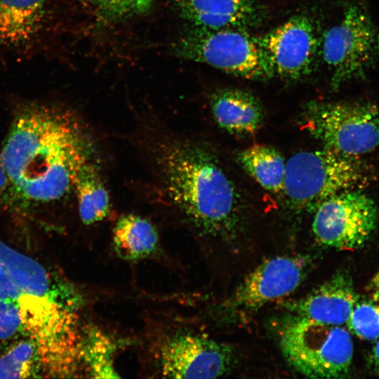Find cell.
Returning <instances> with one entry per match:
<instances>
[{"instance_id": "obj_1", "label": "cell", "mask_w": 379, "mask_h": 379, "mask_svg": "<svg viewBox=\"0 0 379 379\" xmlns=\"http://www.w3.org/2000/svg\"><path fill=\"white\" fill-rule=\"evenodd\" d=\"M143 126L139 142L159 199L202 233L233 231L240 198L214 155L157 121Z\"/></svg>"}, {"instance_id": "obj_2", "label": "cell", "mask_w": 379, "mask_h": 379, "mask_svg": "<svg viewBox=\"0 0 379 379\" xmlns=\"http://www.w3.org/2000/svg\"><path fill=\"white\" fill-rule=\"evenodd\" d=\"M83 132L67 109L29 103L17 112L0 163L28 204L58 201L72 188L76 170L89 154Z\"/></svg>"}, {"instance_id": "obj_3", "label": "cell", "mask_w": 379, "mask_h": 379, "mask_svg": "<svg viewBox=\"0 0 379 379\" xmlns=\"http://www.w3.org/2000/svg\"><path fill=\"white\" fill-rule=\"evenodd\" d=\"M0 300L19 310L23 333L37 345L44 367L64 368L81 343L78 295L56 273L0 239Z\"/></svg>"}, {"instance_id": "obj_4", "label": "cell", "mask_w": 379, "mask_h": 379, "mask_svg": "<svg viewBox=\"0 0 379 379\" xmlns=\"http://www.w3.org/2000/svg\"><path fill=\"white\" fill-rule=\"evenodd\" d=\"M374 173L360 157L333 149L302 151L286 162L283 192L289 205L298 211H314L324 200L341 192L362 190Z\"/></svg>"}, {"instance_id": "obj_5", "label": "cell", "mask_w": 379, "mask_h": 379, "mask_svg": "<svg viewBox=\"0 0 379 379\" xmlns=\"http://www.w3.org/2000/svg\"><path fill=\"white\" fill-rule=\"evenodd\" d=\"M319 53L335 90L350 81L364 80L375 66L379 27L362 0L349 2L340 20L324 33Z\"/></svg>"}, {"instance_id": "obj_6", "label": "cell", "mask_w": 379, "mask_h": 379, "mask_svg": "<svg viewBox=\"0 0 379 379\" xmlns=\"http://www.w3.org/2000/svg\"><path fill=\"white\" fill-rule=\"evenodd\" d=\"M246 30L208 29L190 26L174 44L179 58L204 63L248 80H266L274 76L263 48Z\"/></svg>"}, {"instance_id": "obj_7", "label": "cell", "mask_w": 379, "mask_h": 379, "mask_svg": "<svg viewBox=\"0 0 379 379\" xmlns=\"http://www.w3.org/2000/svg\"><path fill=\"white\" fill-rule=\"evenodd\" d=\"M280 347L287 361L309 378H342L350 369L353 343L342 326L296 316L284 324Z\"/></svg>"}, {"instance_id": "obj_8", "label": "cell", "mask_w": 379, "mask_h": 379, "mask_svg": "<svg viewBox=\"0 0 379 379\" xmlns=\"http://www.w3.org/2000/svg\"><path fill=\"white\" fill-rule=\"evenodd\" d=\"M301 126L324 147L360 157L379 146V107L352 101L306 105Z\"/></svg>"}, {"instance_id": "obj_9", "label": "cell", "mask_w": 379, "mask_h": 379, "mask_svg": "<svg viewBox=\"0 0 379 379\" xmlns=\"http://www.w3.org/2000/svg\"><path fill=\"white\" fill-rule=\"evenodd\" d=\"M314 212L312 230L317 241L340 250L354 251L363 246L378 218L375 203L359 189L331 196Z\"/></svg>"}, {"instance_id": "obj_10", "label": "cell", "mask_w": 379, "mask_h": 379, "mask_svg": "<svg viewBox=\"0 0 379 379\" xmlns=\"http://www.w3.org/2000/svg\"><path fill=\"white\" fill-rule=\"evenodd\" d=\"M55 22L53 0H0V53L45 55Z\"/></svg>"}, {"instance_id": "obj_11", "label": "cell", "mask_w": 379, "mask_h": 379, "mask_svg": "<svg viewBox=\"0 0 379 379\" xmlns=\"http://www.w3.org/2000/svg\"><path fill=\"white\" fill-rule=\"evenodd\" d=\"M233 359L230 346L185 331L166 338L158 352L161 372L169 378H215L229 371Z\"/></svg>"}, {"instance_id": "obj_12", "label": "cell", "mask_w": 379, "mask_h": 379, "mask_svg": "<svg viewBox=\"0 0 379 379\" xmlns=\"http://www.w3.org/2000/svg\"><path fill=\"white\" fill-rule=\"evenodd\" d=\"M274 76L296 81L310 75L320 53V42L310 18L295 15L258 36Z\"/></svg>"}, {"instance_id": "obj_13", "label": "cell", "mask_w": 379, "mask_h": 379, "mask_svg": "<svg viewBox=\"0 0 379 379\" xmlns=\"http://www.w3.org/2000/svg\"><path fill=\"white\" fill-rule=\"evenodd\" d=\"M308 264V258L303 256H278L265 260L241 281L227 306L251 311L290 294L303 281Z\"/></svg>"}, {"instance_id": "obj_14", "label": "cell", "mask_w": 379, "mask_h": 379, "mask_svg": "<svg viewBox=\"0 0 379 379\" xmlns=\"http://www.w3.org/2000/svg\"><path fill=\"white\" fill-rule=\"evenodd\" d=\"M190 26L246 30L262 23L265 13L253 0H173Z\"/></svg>"}, {"instance_id": "obj_15", "label": "cell", "mask_w": 379, "mask_h": 379, "mask_svg": "<svg viewBox=\"0 0 379 379\" xmlns=\"http://www.w3.org/2000/svg\"><path fill=\"white\" fill-rule=\"evenodd\" d=\"M358 298L351 277L347 272H339L288 306L297 316L326 325L343 326Z\"/></svg>"}, {"instance_id": "obj_16", "label": "cell", "mask_w": 379, "mask_h": 379, "mask_svg": "<svg viewBox=\"0 0 379 379\" xmlns=\"http://www.w3.org/2000/svg\"><path fill=\"white\" fill-rule=\"evenodd\" d=\"M210 106L217 124L232 134L252 135L260 129L263 122L261 103L244 90H219L211 97Z\"/></svg>"}, {"instance_id": "obj_17", "label": "cell", "mask_w": 379, "mask_h": 379, "mask_svg": "<svg viewBox=\"0 0 379 379\" xmlns=\"http://www.w3.org/2000/svg\"><path fill=\"white\" fill-rule=\"evenodd\" d=\"M89 154L79 163L72 185L77 195L79 217L86 225L104 220L111 207L109 193Z\"/></svg>"}, {"instance_id": "obj_18", "label": "cell", "mask_w": 379, "mask_h": 379, "mask_svg": "<svg viewBox=\"0 0 379 379\" xmlns=\"http://www.w3.org/2000/svg\"><path fill=\"white\" fill-rule=\"evenodd\" d=\"M158 232L146 218L135 214L121 216L113 230V243L121 258L136 260L151 255L157 248Z\"/></svg>"}, {"instance_id": "obj_19", "label": "cell", "mask_w": 379, "mask_h": 379, "mask_svg": "<svg viewBox=\"0 0 379 379\" xmlns=\"http://www.w3.org/2000/svg\"><path fill=\"white\" fill-rule=\"evenodd\" d=\"M238 159L262 188L274 194L283 192L286 162L279 151L268 145H254L242 150Z\"/></svg>"}, {"instance_id": "obj_20", "label": "cell", "mask_w": 379, "mask_h": 379, "mask_svg": "<svg viewBox=\"0 0 379 379\" xmlns=\"http://www.w3.org/2000/svg\"><path fill=\"white\" fill-rule=\"evenodd\" d=\"M42 367L39 347L27 337L0 355V378H37Z\"/></svg>"}, {"instance_id": "obj_21", "label": "cell", "mask_w": 379, "mask_h": 379, "mask_svg": "<svg viewBox=\"0 0 379 379\" xmlns=\"http://www.w3.org/2000/svg\"><path fill=\"white\" fill-rule=\"evenodd\" d=\"M113 344L101 331L89 329L82 335V362L94 378H117L113 366Z\"/></svg>"}, {"instance_id": "obj_22", "label": "cell", "mask_w": 379, "mask_h": 379, "mask_svg": "<svg viewBox=\"0 0 379 379\" xmlns=\"http://www.w3.org/2000/svg\"><path fill=\"white\" fill-rule=\"evenodd\" d=\"M349 331L366 340L379 338V305L357 303L346 322Z\"/></svg>"}, {"instance_id": "obj_23", "label": "cell", "mask_w": 379, "mask_h": 379, "mask_svg": "<svg viewBox=\"0 0 379 379\" xmlns=\"http://www.w3.org/2000/svg\"><path fill=\"white\" fill-rule=\"evenodd\" d=\"M89 1L104 18L119 20L146 13L151 9L154 0H89Z\"/></svg>"}, {"instance_id": "obj_24", "label": "cell", "mask_w": 379, "mask_h": 379, "mask_svg": "<svg viewBox=\"0 0 379 379\" xmlns=\"http://www.w3.org/2000/svg\"><path fill=\"white\" fill-rule=\"evenodd\" d=\"M18 333H23L18 309L10 302L0 300V340H7Z\"/></svg>"}, {"instance_id": "obj_25", "label": "cell", "mask_w": 379, "mask_h": 379, "mask_svg": "<svg viewBox=\"0 0 379 379\" xmlns=\"http://www.w3.org/2000/svg\"><path fill=\"white\" fill-rule=\"evenodd\" d=\"M27 204L0 163V205L13 211H22L28 206Z\"/></svg>"}, {"instance_id": "obj_26", "label": "cell", "mask_w": 379, "mask_h": 379, "mask_svg": "<svg viewBox=\"0 0 379 379\" xmlns=\"http://www.w3.org/2000/svg\"><path fill=\"white\" fill-rule=\"evenodd\" d=\"M368 290L371 298L375 301H379V269L372 278Z\"/></svg>"}, {"instance_id": "obj_27", "label": "cell", "mask_w": 379, "mask_h": 379, "mask_svg": "<svg viewBox=\"0 0 379 379\" xmlns=\"http://www.w3.org/2000/svg\"><path fill=\"white\" fill-rule=\"evenodd\" d=\"M371 361L375 369L379 371V338L372 350Z\"/></svg>"}]
</instances>
